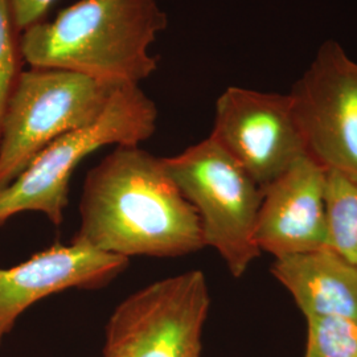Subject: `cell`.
<instances>
[{
  "mask_svg": "<svg viewBox=\"0 0 357 357\" xmlns=\"http://www.w3.org/2000/svg\"><path fill=\"white\" fill-rule=\"evenodd\" d=\"M306 319L305 357H357V320L343 317Z\"/></svg>",
  "mask_w": 357,
  "mask_h": 357,
  "instance_id": "4fadbf2b",
  "label": "cell"
},
{
  "mask_svg": "<svg viewBox=\"0 0 357 357\" xmlns=\"http://www.w3.org/2000/svg\"><path fill=\"white\" fill-rule=\"evenodd\" d=\"M211 137L261 190L308 156L290 94L229 86L217 98Z\"/></svg>",
  "mask_w": 357,
  "mask_h": 357,
  "instance_id": "ba28073f",
  "label": "cell"
},
{
  "mask_svg": "<svg viewBox=\"0 0 357 357\" xmlns=\"http://www.w3.org/2000/svg\"><path fill=\"white\" fill-rule=\"evenodd\" d=\"M22 32L15 26L8 0H0V128L23 61Z\"/></svg>",
  "mask_w": 357,
  "mask_h": 357,
  "instance_id": "5bb4252c",
  "label": "cell"
},
{
  "mask_svg": "<svg viewBox=\"0 0 357 357\" xmlns=\"http://www.w3.org/2000/svg\"><path fill=\"white\" fill-rule=\"evenodd\" d=\"M128 258L103 253L77 238L54 243L13 268H0V345L19 317L52 294L102 289L122 274Z\"/></svg>",
  "mask_w": 357,
  "mask_h": 357,
  "instance_id": "9c48e42d",
  "label": "cell"
},
{
  "mask_svg": "<svg viewBox=\"0 0 357 357\" xmlns=\"http://www.w3.org/2000/svg\"><path fill=\"white\" fill-rule=\"evenodd\" d=\"M168 26L158 0H79L20 38L31 68H54L115 85H139L158 69L150 47Z\"/></svg>",
  "mask_w": 357,
  "mask_h": 357,
  "instance_id": "7a4b0ae2",
  "label": "cell"
},
{
  "mask_svg": "<svg viewBox=\"0 0 357 357\" xmlns=\"http://www.w3.org/2000/svg\"><path fill=\"white\" fill-rule=\"evenodd\" d=\"M327 171L303 156L265 187L255 243L275 259L328 248Z\"/></svg>",
  "mask_w": 357,
  "mask_h": 357,
  "instance_id": "30bf717a",
  "label": "cell"
},
{
  "mask_svg": "<svg viewBox=\"0 0 357 357\" xmlns=\"http://www.w3.org/2000/svg\"><path fill=\"white\" fill-rule=\"evenodd\" d=\"M156 123V105L139 85L118 86L96 122L52 142L0 190V227L22 212H40L60 227L77 166L105 146H141L153 137Z\"/></svg>",
  "mask_w": 357,
  "mask_h": 357,
  "instance_id": "3957f363",
  "label": "cell"
},
{
  "mask_svg": "<svg viewBox=\"0 0 357 357\" xmlns=\"http://www.w3.org/2000/svg\"><path fill=\"white\" fill-rule=\"evenodd\" d=\"M307 155L357 184V63L326 41L289 93Z\"/></svg>",
  "mask_w": 357,
  "mask_h": 357,
  "instance_id": "52a82bcc",
  "label": "cell"
},
{
  "mask_svg": "<svg viewBox=\"0 0 357 357\" xmlns=\"http://www.w3.org/2000/svg\"><path fill=\"white\" fill-rule=\"evenodd\" d=\"M75 238L126 258H175L205 246L195 208L162 158L139 146H115L88 172Z\"/></svg>",
  "mask_w": 357,
  "mask_h": 357,
  "instance_id": "6da1fadb",
  "label": "cell"
},
{
  "mask_svg": "<svg viewBox=\"0 0 357 357\" xmlns=\"http://www.w3.org/2000/svg\"><path fill=\"white\" fill-rule=\"evenodd\" d=\"M162 160L200 218L205 246L221 255L234 278H241L261 255L255 228L262 190L211 135Z\"/></svg>",
  "mask_w": 357,
  "mask_h": 357,
  "instance_id": "5b68a950",
  "label": "cell"
},
{
  "mask_svg": "<svg viewBox=\"0 0 357 357\" xmlns=\"http://www.w3.org/2000/svg\"><path fill=\"white\" fill-rule=\"evenodd\" d=\"M209 306L200 270L143 287L112 314L103 357H200Z\"/></svg>",
  "mask_w": 357,
  "mask_h": 357,
  "instance_id": "8992f818",
  "label": "cell"
},
{
  "mask_svg": "<svg viewBox=\"0 0 357 357\" xmlns=\"http://www.w3.org/2000/svg\"><path fill=\"white\" fill-rule=\"evenodd\" d=\"M54 0H8L13 22L23 33L26 28L44 20Z\"/></svg>",
  "mask_w": 357,
  "mask_h": 357,
  "instance_id": "9a60e30c",
  "label": "cell"
},
{
  "mask_svg": "<svg viewBox=\"0 0 357 357\" xmlns=\"http://www.w3.org/2000/svg\"><path fill=\"white\" fill-rule=\"evenodd\" d=\"M118 86L65 69L22 70L0 128V190L52 142L96 122Z\"/></svg>",
  "mask_w": 357,
  "mask_h": 357,
  "instance_id": "277c9868",
  "label": "cell"
},
{
  "mask_svg": "<svg viewBox=\"0 0 357 357\" xmlns=\"http://www.w3.org/2000/svg\"><path fill=\"white\" fill-rule=\"evenodd\" d=\"M326 209L328 248L357 268V184L327 171Z\"/></svg>",
  "mask_w": 357,
  "mask_h": 357,
  "instance_id": "7c38bea8",
  "label": "cell"
},
{
  "mask_svg": "<svg viewBox=\"0 0 357 357\" xmlns=\"http://www.w3.org/2000/svg\"><path fill=\"white\" fill-rule=\"evenodd\" d=\"M271 273L306 318L357 320V268L331 248L278 258Z\"/></svg>",
  "mask_w": 357,
  "mask_h": 357,
  "instance_id": "8fae6325",
  "label": "cell"
}]
</instances>
